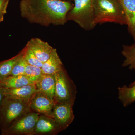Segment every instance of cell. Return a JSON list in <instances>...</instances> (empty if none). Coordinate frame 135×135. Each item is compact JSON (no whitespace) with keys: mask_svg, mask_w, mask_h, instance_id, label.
Segmentation results:
<instances>
[{"mask_svg":"<svg viewBox=\"0 0 135 135\" xmlns=\"http://www.w3.org/2000/svg\"><path fill=\"white\" fill-rule=\"evenodd\" d=\"M74 5L62 0H21L20 9L22 17L29 23L48 26L65 24L68 13Z\"/></svg>","mask_w":135,"mask_h":135,"instance_id":"6da1fadb","label":"cell"},{"mask_svg":"<svg viewBox=\"0 0 135 135\" xmlns=\"http://www.w3.org/2000/svg\"><path fill=\"white\" fill-rule=\"evenodd\" d=\"M95 26L106 23L127 25L125 13L119 0H94Z\"/></svg>","mask_w":135,"mask_h":135,"instance_id":"7a4b0ae2","label":"cell"},{"mask_svg":"<svg viewBox=\"0 0 135 135\" xmlns=\"http://www.w3.org/2000/svg\"><path fill=\"white\" fill-rule=\"evenodd\" d=\"M74 7L67 15L68 21H72L85 31L92 30L94 24V0H74Z\"/></svg>","mask_w":135,"mask_h":135,"instance_id":"3957f363","label":"cell"},{"mask_svg":"<svg viewBox=\"0 0 135 135\" xmlns=\"http://www.w3.org/2000/svg\"><path fill=\"white\" fill-rule=\"evenodd\" d=\"M55 99L56 103L73 104L75 98V88L64 70L55 74Z\"/></svg>","mask_w":135,"mask_h":135,"instance_id":"277c9868","label":"cell"},{"mask_svg":"<svg viewBox=\"0 0 135 135\" xmlns=\"http://www.w3.org/2000/svg\"><path fill=\"white\" fill-rule=\"evenodd\" d=\"M29 102L5 97L1 107L2 115L5 124H9L28 112Z\"/></svg>","mask_w":135,"mask_h":135,"instance_id":"5b68a950","label":"cell"},{"mask_svg":"<svg viewBox=\"0 0 135 135\" xmlns=\"http://www.w3.org/2000/svg\"><path fill=\"white\" fill-rule=\"evenodd\" d=\"M56 103L54 99L39 92L33 95L29 102L30 107L37 112L46 115H51V117Z\"/></svg>","mask_w":135,"mask_h":135,"instance_id":"8992f818","label":"cell"},{"mask_svg":"<svg viewBox=\"0 0 135 135\" xmlns=\"http://www.w3.org/2000/svg\"><path fill=\"white\" fill-rule=\"evenodd\" d=\"M72 104L56 103L52 117L56 123L63 129L67 127L74 119Z\"/></svg>","mask_w":135,"mask_h":135,"instance_id":"52a82bcc","label":"cell"},{"mask_svg":"<svg viewBox=\"0 0 135 135\" xmlns=\"http://www.w3.org/2000/svg\"><path fill=\"white\" fill-rule=\"evenodd\" d=\"M39 113H26L19 118L10 128L11 133H30L35 131Z\"/></svg>","mask_w":135,"mask_h":135,"instance_id":"ba28073f","label":"cell"},{"mask_svg":"<svg viewBox=\"0 0 135 135\" xmlns=\"http://www.w3.org/2000/svg\"><path fill=\"white\" fill-rule=\"evenodd\" d=\"M0 88L5 97L28 102H29L32 97L37 92L35 84H29L13 88Z\"/></svg>","mask_w":135,"mask_h":135,"instance_id":"9c48e42d","label":"cell"},{"mask_svg":"<svg viewBox=\"0 0 135 135\" xmlns=\"http://www.w3.org/2000/svg\"><path fill=\"white\" fill-rule=\"evenodd\" d=\"M26 45L38 60L43 63L48 60L55 49L47 42L38 38L31 39Z\"/></svg>","mask_w":135,"mask_h":135,"instance_id":"30bf717a","label":"cell"},{"mask_svg":"<svg viewBox=\"0 0 135 135\" xmlns=\"http://www.w3.org/2000/svg\"><path fill=\"white\" fill-rule=\"evenodd\" d=\"M126 16L129 32L135 41V0H119Z\"/></svg>","mask_w":135,"mask_h":135,"instance_id":"8fae6325","label":"cell"},{"mask_svg":"<svg viewBox=\"0 0 135 135\" xmlns=\"http://www.w3.org/2000/svg\"><path fill=\"white\" fill-rule=\"evenodd\" d=\"M35 85L37 92H41L54 99L55 88V75L43 74Z\"/></svg>","mask_w":135,"mask_h":135,"instance_id":"7c38bea8","label":"cell"},{"mask_svg":"<svg viewBox=\"0 0 135 135\" xmlns=\"http://www.w3.org/2000/svg\"><path fill=\"white\" fill-rule=\"evenodd\" d=\"M43 74L55 75L63 70V64L56 49H54L48 60L44 63L41 68Z\"/></svg>","mask_w":135,"mask_h":135,"instance_id":"4fadbf2b","label":"cell"},{"mask_svg":"<svg viewBox=\"0 0 135 135\" xmlns=\"http://www.w3.org/2000/svg\"><path fill=\"white\" fill-rule=\"evenodd\" d=\"M29 84H35L25 75L9 76L0 80V87L5 88H19Z\"/></svg>","mask_w":135,"mask_h":135,"instance_id":"5bb4252c","label":"cell"},{"mask_svg":"<svg viewBox=\"0 0 135 135\" xmlns=\"http://www.w3.org/2000/svg\"><path fill=\"white\" fill-rule=\"evenodd\" d=\"M58 129L63 128L56 123L54 119L41 116H39L35 131L37 133H46Z\"/></svg>","mask_w":135,"mask_h":135,"instance_id":"9a60e30c","label":"cell"},{"mask_svg":"<svg viewBox=\"0 0 135 135\" xmlns=\"http://www.w3.org/2000/svg\"><path fill=\"white\" fill-rule=\"evenodd\" d=\"M25 48L16 56L0 62V80L9 76L14 66L24 55Z\"/></svg>","mask_w":135,"mask_h":135,"instance_id":"2e32d148","label":"cell"},{"mask_svg":"<svg viewBox=\"0 0 135 135\" xmlns=\"http://www.w3.org/2000/svg\"><path fill=\"white\" fill-rule=\"evenodd\" d=\"M118 98L123 106L127 107L135 102V84L118 87Z\"/></svg>","mask_w":135,"mask_h":135,"instance_id":"e0dca14e","label":"cell"},{"mask_svg":"<svg viewBox=\"0 0 135 135\" xmlns=\"http://www.w3.org/2000/svg\"><path fill=\"white\" fill-rule=\"evenodd\" d=\"M121 53L125 58L122 67L129 66L130 70L135 71V43L129 46L123 45Z\"/></svg>","mask_w":135,"mask_h":135,"instance_id":"ac0fdd59","label":"cell"},{"mask_svg":"<svg viewBox=\"0 0 135 135\" xmlns=\"http://www.w3.org/2000/svg\"><path fill=\"white\" fill-rule=\"evenodd\" d=\"M41 68L27 64L25 70V75L29 80L36 84L43 75Z\"/></svg>","mask_w":135,"mask_h":135,"instance_id":"d6986e66","label":"cell"},{"mask_svg":"<svg viewBox=\"0 0 135 135\" xmlns=\"http://www.w3.org/2000/svg\"><path fill=\"white\" fill-rule=\"evenodd\" d=\"M25 48V51L24 57L27 64L41 68L43 63L38 60L33 51L28 47L27 45L26 46Z\"/></svg>","mask_w":135,"mask_h":135,"instance_id":"ffe728a7","label":"cell"},{"mask_svg":"<svg viewBox=\"0 0 135 135\" xmlns=\"http://www.w3.org/2000/svg\"><path fill=\"white\" fill-rule=\"evenodd\" d=\"M27 65L24 55L22 58L14 66L9 76L25 75V70Z\"/></svg>","mask_w":135,"mask_h":135,"instance_id":"44dd1931","label":"cell"},{"mask_svg":"<svg viewBox=\"0 0 135 135\" xmlns=\"http://www.w3.org/2000/svg\"><path fill=\"white\" fill-rule=\"evenodd\" d=\"M9 0H0V20L2 22L4 16L7 13V9Z\"/></svg>","mask_w":135,"mask_h":135,"instance_id":"7402d4cb","label":"cell"},{"mask_svg":"<svg viewBox=\"0 0 135 135\" xmlns=\"http://www.w3.org/2000/svg\"><path fill=\"white\" fill-rule=\"evenodd\" d=\"M3 95L2 92L1 90V88H0V107L2 104L3 100Z\"/></svg>","mask_w":135,"mask_h":135,"instance_id":"603a6c76","label":"cell"},{"mask_svg":"<svg viewBox=\"0 0 135 135\" xmlns=\"http://www.w3.org/2000/svg\"><path fill=\"white\" fill-rule=\"evenodd\" d=\"M135 80L134 82L132 83L130 85H129V86H133V85H135Z\"/></svg>","mask_w":135,"mask_h":135,"instance_id":"cb8c5ba5","label":"cell"},{"mask_svg":"<svg viewBox=\"0 0 135 135\" xmlns=\"http://www.w3.org/2000/svg\"><path fill=\"white\" fill-rule=\"evenodd\" d=\"M2 22V21H1V20H0V23H1V22Z\"/></svg>","mask_w":135,"mask_h":135,"instance_id":"d4e9b609","label":"cell"}]
</instances>
